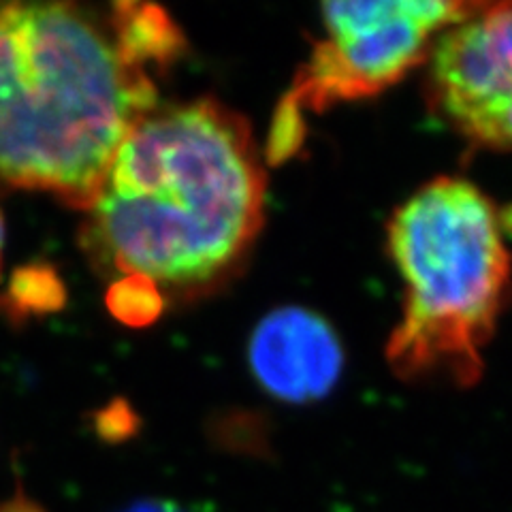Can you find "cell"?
Returning <instances> with one entry per match:
<instances>
[{
  "instance_id": "1",
  "label": "cell",
  "mask_w": 512,
  "mask_h": 512,
  "mask_svg": "<svg viewBox=\"0 0 512 512\" xmlns=\"http://www.w3.org/2000/svg\"><path fill=\"white\" fill-rule=\"evenodd\" d=\"M265 171L250 126L222 103L156 105L126 135L86 210L84 244L128 310L218 284L265 216ZM126 308L120 312L124 316Z\"/></svg>"
},
{
  "instance_id": "2",
  "label": "cell",
  "mask_w": 512,
  "mask_h": 512,
  "mask_svg": "<svg viewBox=\"0 0 512 512\" xmlns=\"http://www.w3.org/2000/svg\"><path fill=\"white\" fill-rule=\"evenodd\" d=\"M180 43L152 5H0V186L86 212Z\"/></svg>"
},
{
  "instance_id": "3",
  "label": "cell",
  "mask_w": 512,
  "mask_h": 512,
  "mask_svg": "<svg viewBox=\"0 0 512 512\" xmlns=\"http://www.w3.org/2000/svg\"><path fill=\"white\" fill-rule=\"evenodd\" d=\"M404 310L387 344L397 376L442 374L470 387L512 291V256L498 210L461 178H436L389 222Z\"/></svg>"
},
{
  "instance_id": "4",
  "label": "cell",
  "mask_w": 512,
  "mask_h": 512,
  "mask_svg": "<svg viewBox=\"0 0 512 512\" xmlns=\"http://www.w3.org/2000/svg\"><path fill=\"white\" fill-rule=\"evenodd\" d=\"M480 3L370 0L329 3L323 37L278 107L269 158L286 160L303 141V116L333 103L376 96L431 56L444 30L463 22Z\"/></svg>"
},
{
  "instance_id": "5",
  "label": "cell",
  "mask_w": 512,
  "mask_h": 512,
  "mask_svg": "<svg viewBox=\"0 0 512 512\" xmlns=\"http://www.w3.org/2000/svg\"><path fill=\"white\" fill-rule=\"evenodd\" d=\"M429 96L461 137L512 152V3H480L442 32L429 56Z\"/></svg>"
},
{
  "instance_id": "6",
  "label": "cell",
  "mask_w": 512,
  "mask_h": 512,
  "mask_svg": "<svg viewBox=\"0 0 512 512\" xmlns=\"http://www.w3.org/2000/svg\"><path fill=\"white\" fill-rule=\"evenodd\" d=\"M248 359L261 387L293 404L314 402L338 384L344 350L327 320L306 308H280L256 325Z\"/></svg>"
},
{
  "instance_id": "7",
  "label": "cell",
  "mask_w": 512,
  "mask_h": 512,
  "mask_svg": "<svg viewBox=\"0 0 512 512\" xmlns=\"http://www.w3.org/2000/svg\"><path fill=\"white\" fill-rule=\"evenodd\" d=\"M62 299V286L56 282V276L50 269L26 267L15 271V276L7 291V312L26 314L50 310Z\"/></svg>"
},
{
  "instance_id": "8",
  "label": "cell",
  "mask_w": 512,
  "mask_h": 512,
  "mask_svg": "<svg viewBox=\"0 0 512 512\" xmlns=\"http://www.w3.org/2000/svg\"><path fill=\"white\" fill-rule=\"evenodd\" d=\"M133 512H178V510H171V508H163V506H158V504H152V506H141V508H137Z\"/></svg>"
},
{
  "instance_id": "9",
  "label": "cell",
  "mask_w": 512,
  "mask_h": 512,
  "mask_svg": "<svg viewBox=\"0 0 512 512\" xmlns=\"http://www.w3.org/2000/svg\"><path fill=\"white\" fill-rule=\"evenodd\" d=\"M3 246H5V220L0 214V261H3Z\"/></svg>"
}]
</instances>
